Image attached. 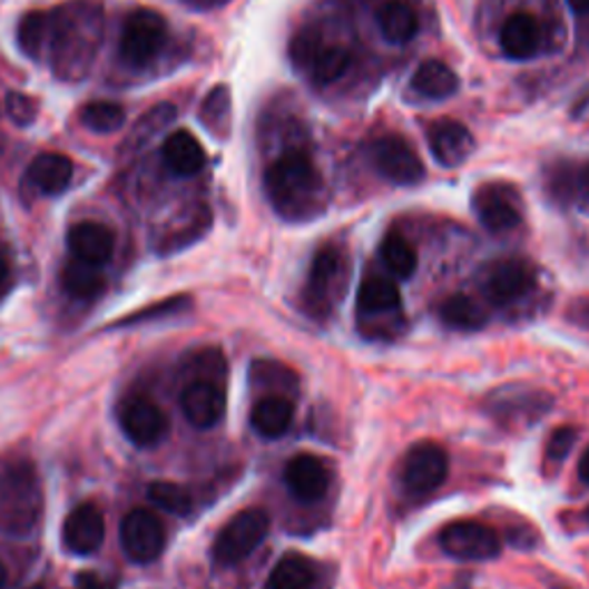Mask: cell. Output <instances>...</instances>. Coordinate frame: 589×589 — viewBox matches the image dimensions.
Returning a JSON list of instances; mask_svg holds the SVG:
<instances>
[{
  "instance_id": "cell-1",
  "label": "cell",
  "mask_w": 589,
  "mask_h": 589,
  "mask_svg": "<svg viewBox=\"0 0 589 589\" xmlns=\"http://www.w3.org/2000/svg\"><path fill=\"white\" fill-rule=\"evenodd\" d=\"M104 35L99 0H69L49 12V47L53 75L62 81L88 77Z\"/></svg>"
},
{
  "instance_id": "cell-2",
  "label": "cell",
  "mask_w": 589,
  "mask_h": 589,
  "mask_svg": "<svg viewBox=\"0 0 589 589\" xmlns=\"http://www.w3.org/2000/svg\"><path fill=\"white\" fill-rule=\"evenodd\" d=\"M323 178L306 153L291 150L265 170V192L274 213L286 222H308L323 213Z\"/></svg>"
},
{
  "instance_id": "cell-3",
  "label": "cell",
  "mask_w": 589,
  "mask_h": 589,
  "mask_svg": "<svg viewBox=\"0 0 589 589\" xmlns=\"http://www.w3.org/2000/svg\"><path fill=\"white\" fill-rule=\"evenodd\" d=\"M42 509L45 493L35 465L23 459L0 463V532L30 534L40 523Z\"/></svg>"
},
{
  "instance_id": "cell-4",
  "label": "cell",
  "mask_w": 589,
  "mask_h": 589,
  "mask_svg": "<svg viewBox=\"0 0 589 589\" xmlns=\"http://www.w3.org/2000/svg\"><path fill=\"white\" fill-rule=\"evenodd\" d=\"M345 274H349V267H345L343 254L336 247H321L311 263L302 293V308L306 316L314 321L330 318L336 300L343 297Z\"/></svg>"
},
{
  "instance_id": "cell-5",
  "label": "cell",
  "mask_w": 589,
  "mask_h": 589,
  "mask_svg": "<svg viewBox=\"0 0 589 589\" xmlns=\"http://www.w3.org/2000/svg\"><path fill=\"white\" fill-rule=\"evenodd\" d=\"M168 40L166 19L150 8H138L127 14L120 32V56L127 65L141 69L157 60Z\"/></svg>"
},
{
  "instance_id": "cell-6",
  "label": "cell",
  "mask_w": 589,
  "mask_h": 589,
  "mask_svg": "<svg viewBox=\"0 0 589 589\" xmlns=\"http://www.w3.org/2000/svg\"><path fill=\"white\" fill-rule=\"evenodd\" d=\"M269 534V516L263 509H245L235 513L213 546V558L219 567H235L265 541Z\"/></svg>"
},
{
  "instance_id": "cell-7",
  "label": "cell",
  "mask_w": 589,
  "mask_h": 589,
  "mask_svg": "<svg viewBox=\"0 0 589 589\" xmlns=\"http://www.w3.org/2000/svg\"><path fill=\"white\" fill-rule=\"evenodd\" d=\"M440 548L449 558L463 562H489L502 552V539L491 528L479 521H454L440 530Z\"/></svg>"
},
{
  "instance_id": "cell-8",
  "label": "cell",
  "mask_w": 589,
  "mask_h": 589,
  "mask_svg": "<svg viewBox=\"0 0 589 589\" xmlns=\"http://www.w3.org/2000/svg\"><path fill=\"white\" fill-rule=\"evenodd\" d=\"M449 474V457L438 442L424 440L412 444L403 459L401 479L403 487L414 498L435 493Z\"/></svg>"
},
{
  "instance_id": "cell-9",
  "label": "cell",
  "mask_w": 589,
  "mask_h": 589,
  "mask_svg": "<svg viewBox=\"0 0 589 589\" xmlns=\"http://www.w3.org/2000/svg\"><path fill=\"white\" fill-rule=\"evenodd\" d=\"M369 153L380 176L399 187L420 185L426 176L420 155L414 153V148L399 134L375 138Z\"/></svg>"
},
{
  "instance_id": "cell-10",
  "label": "cell",
  "mask_w": 589,
  "mask_h": 589,
  "mask_svg": "<svg viewBox=\"0 0 589 589\" xmlns=\"http://www.w3.org/2000/svg\"><path fill=\"white\" fill-rule=\"evenodd\" d=\"M120 543L129 560L138 565L153 562L166 546L164 526L150 509H134L120 523Z\"/></svg>"
},
{
  "instance_id": "cell-11",
  "label": "cell",
  "mask_w": 589,
  "mask_h": 589,
  "mask_svg": "<svg viewBox=\"0 0 589 589\" xmlns=\"http://www.w3.org/2000/svg\"><path fill=\"white\" fill-rule=\"evenodd\" d=\"M537 284L534 269L521 261V258H504L483 272V295H487L493 304H513L530 295V291Z\"/></svg>"
},
{
  "instance_id": "cell-12",
  "label": "cell",
  "mask_w": 589,
  "mask_h": 589,
  "mask_svg": "<svg viewBox=\"0 0 589 589\" xmlns=\"http://www.w3.org/2000/svg\"><path fill=\"white\" fill-rule=\"evenodd\" d=\"M474 213L481 226L491 233H509L521 226V200L507 185H483L472 196Z\"/></svg>"
},
{
  "instance_id": "cell-13",
  "label": "cell",
  "mask_w": 589,
  "mask_h": 589,
  "mask_svg": "<svg viewBox=\"0 0 589 589\" xmlns=\"http://www.w3.org/2000/svg\"><path fill=\"white\" fill-rule=\"evenodd\" d=\"M429 148L442 168H459L474 155L477 141L463 122L444 118L429 127Z\"/></svg>"
},
{
  "instance_id": "cell-14",
  "label": "cell",
  "mask_w": 589,
  "mask_h": 589,
  "mask_svg": "<svg viewBox=\"0 0 589 589\" xmlns=\"http://www.w3.org/2000/svg\"><path fill=\"white\" fill-rule=\"evenodd\" d=\"M284 479L293 498L304 504H314L327 495L332 472L318 457L297 454L288 461Z\"/></svg>"
},
{
  "instance_id": "cell-15",
  "label": "cell",
  "mask_w": 589,
  "mask_h": 589,
  "mask_svg": "<svg viewBox=\"0 0 589 589\" xmlns=\"http://www.w3.org/2000/svg\"><path fill=\"white\" fill-rule=\"evenodd\" d=\"M118 420L125 431V435L136 444V446H153L157 444L164 433H166V418L148 399H129L120 405Z\"/></svg>"
},
{
  "instance_id": "cell-16",
  "label": "cell",
  "mask_w": 589,
  "mask_h": 589,
  "mask_svg": "<svg viewBox=\"0 0 589 589\" xmlns=\"http://www.w3.org/2000/svg\"><path fill=\"white\" fill-rule=\"evenodd\" d=\"M104 534H107L104 516L90 502L77 507L65 518L62 541L67 550L75 552V556H92V552H97L99 546L104 543Z\"/></svg>"
},
{
  "instance_id": "cell-17",
  "label": "cell",
  "mask_w": 589,
  "mask_h": 589,
  "mask_svg": "<svg viewBox=\"0 0 589 589\" xmlns=\"http://www.w3.org/2000/svg\"><path fill=\"white\" fill-rule=\"evenodd\" d=\"M183 412L196 429H213L226 412V394L215 380H196L183 392Z\"/></svg>"
},
{
  "instance_id": "cell-18",
  "label": "cell",
  "mask_w": 589,
  "mask_h": 589,
  "mask_svg": "<svg viewBox=\"0 0 589 589\" xmlns=\"http://www.w3.org/2000/svg\"><path fill=\"white\" fill-rule=\"evenodd\" d=\"M67 247L77 261L101 267L111 261L116 239L109 226L97 224V222H81L69 228Z\"/></svg>"
},
{
  "instance_id": "cell-19",
  "label": "cell",
  "mask_w": 589,
  "mask_h": 589,
  "mask_svg": "<svg viewBox=\"0 0 589 589\" xmlns=\"http://www.w3.org/2000/svg\"><path fill=\"white\" fill-rule=\"evenodd\" d=\"M500 47L513 60H528L541 47V28L528 12L511 14L500 30Z\"/></svg>"
},
{
  "instance_id": "cell-20",
  "label": "cell",
  "mask_w": 589,
  "mask_h": 589,
  "mask_svg": "<svg viewBox=\"0 0 589 589\" xmlns=\"http://www.w3.org/2000/svg\"><path fill=\"white\" fill-rule=\"evenodd\" d=\"M161 157L166 166L180 178L196 176V173H200L207 161V155L203 146L198 144V138L187 129L173 131L166 138V144L161 148Z\"/></svg>"
},
{
  "instance_id": "cell-21",
  "label": "cell",
  "mask_w": 589,
  "mask_h": 589,
  "mask_svg": "<svg viewBox=\"0 0 589 589\" xmlns=\"http://www.w3.org/2000/svg\"><path fill=\"white\" fill-rule=\"evenodd\" d=\"M75 176V164L69 157L60 153H45L40 157H35L28 166V180L32 187L47 194V196H58L62 194Z\"/></svg>"
},
{
  "instance_id": "cell-22",
  "label": "cell",
  "mask_w": 589,
  "mask_h": 589,
  "mask_svg": "<svg viewBox=\"0 0 589 589\" xmlns=\"http://www.w3.org/2000/svg\"><path fill=\"white\" fill-rule=\"evenodd\" d=\"M401 308V291L387 276H366L357 293V311L366 321L377 316H392Z\"/></svg>"
},
{
  "instance_id": "cell-23",
  "label": "cell",
  "mask_w": 589,
  "mask_h": 589,
  "mask_svg": "<svg viewBox=\"0 0 589 589\" xmlns=\"http://www.w3.org/2000/svg\"><path fill=\"white\" fill-rule=\"evenodd\" d=\"M295 420V405L288 396L282 394H265L254 408H252V429L267 438H282Z\"/></svg>"
},
{
  "instance_id": "cell-24",
  "label": "cell",
  "mask_w": 589,
  "mask_h": 589,
  "mask_svg": "<svg viewBox=\"0 0 589 589\" xmlns=\"http://www.w3.org/2000/svg\"><path fill=\"white\" fill-rule=\"evenodd\" d=\"M461 88V79L452 67L440 60H426L412 77V90L426 99H449Z\"/></svg>"
},
{
  "instance_id": "cell-25",
  "label": "cell",
  "mask_w": 589,
  "mask_h": 589,
  "mask_svg": "<svg viewBox=\"0 0 589 589\" xmlns=\"http://www.w3.org/2000/svg\"><path fill=\"white\" fill-rule=\"evenodd\" d=\"M438 314H440V321L446 327L459 330V332H477L481 327H487V323H489L487 308H483L477 300H472L470 295H463V293L446 297L440 304Z\"/></svg>"
},
{
  "instance_id": "cell-26",
  "label": "cell",
  "mask_w": 589,
  "mask_h": 589,
  "mask_svg": "<svg viewBox=\"0 0 589 589\" xmlns=\"http://www.w3.org/2000/svg\"><path fill=\"white\" fill-rule=\"evenodd\" d=\"M377 28L383 32V38L392 45H408L420 30L418 14L412 12L410 6L392 0L385 3L377 12Z\"/></svg>"
},
{
  "instance_id": "cell-27",
  "label": "cell",
  "mask_w": 589,
  "mask_h": 589,
  "mask_svg": "<svg viewBox=\"0 0 589 589\" xmlns=\"http://www.w3.org/2000/svg\"><path fill=\"white\" fill-rule=\"evenodd\" d=\"M314 585L316 567L295 552L284 556L269 573V589H311Z\"/></svg>"
},
{
  "instance_id": "cell-28",
  "label": "cell",
  "mask_w": 589,
  "mask_h": 589,
  "mask_svg": "<svg viewBox=\"0 0 589 589\" xmlns=\"http://www.w3.org/2000/svg\"><path fill=\"white\" fill-rule=\"evenodd\" d=\"M17 45L30 60H42L49 47V12L32 10L23 14L17 28Z\"/></svg>"
},
{
  "instance_id": "cell-29",
  "label": "cell",
  "mask_w": 589,
  "mask_h": 589,
  "mask_svg": "<svg viewBox=\"0 0 589 589\" xmlns=\"http://www.w3.org/2000/svg\"><path fill=\"white\" fill-rule=\"evenodd\" d=\"M380 256H383L385 267L392 276L405 282L418 272V252L401 233H387L383 245H380Z\"/></svg>"
},
{
  "instance_id": "cell-30",
  "label": "cell",
  "mask_w": 589,
  "mask_h": 589,
  "mask_svg": "<svg viewBox=\"0 0 589 589\" xmlns=\"http://www.w3.org/2000/svg\"><path fill=\"white\" fill-rule=\"evenodd\" d=\"M62 288L79 300H90L101 293L104 276L97 265H88L84 261H69L62 269Z\"/></svg>"
},
{
  "instance_id": "cell-31",
  "label": "cell",
  "mask_w": 589,
  "mask_h": 589,
  "mask_svg": "<svg viewBox=\"0 0 589 589\" xmlns=\"http://www.w3.org/2000/svg\"><path fill=\"white\" fill-rule=\"evenodd\" d=\"M176 116L178 114H176V107H173V104H157L155 109H150L146 116L138 118V122L131 127L127 141H125V148L138 150L141 146H146L161 129H166L173 120H176Z\"/></svg>"
},
{
  "instance_id": "cell-32",
  "label": "cell",
  "mask_w": 589,
  "mask_h": 589,
  "mask_svg": "<svg viewBox=\"0 0 589 589\" xmlns=\"http://www.w3.org/2000/svg\"><path fill=\"white\" fill-rule=\"evenodd\" d=\"M81 125L95 134H111L118 131L127 116L125 109L116 101H107V99H99V101H90L81 109Z\"/></svg>"
},
{
  "instance_id": "cell-33",
  "label": "cell",
  "mask_w": 589,
  "mask_h": 589,
  "mask_svg": "<svg viewBox=\"0 0 589 589\" xmlns=\"http://www.w3.org/2000/svg\"><path fill=\"white\" fill-rule=\"evenodd\" d=\"M200 122L217 136H226L230 127V92L226 86H217L205 97L200 107Z\"/></svg>"
},
{
  "instance_id": "cell-34",
  "label": "cell",
  "mask_w": 589,
  "mask_h": 589,
  "mask_svg": "<svg viewBox=\"0 0 589 589\" xmlns=\"http://www.w3.org/2000/svg\"><path fill=\"white\" fill-rule=\"evenodd\" d=\"M351 67V53L341 49V47H323V51L318 53L316 62L311 65V77L318 86H330L334 81H338L345 72H349Z\"/></svg>"
},
{
  "instance_id": "cell-35",
  "label": "cell",
  "mask_w": 589,
  "mask_h": 589,
  "mask_svg": "<svg viewBox=\"0 0 589 589\" xmlns=\"http://www.w3.org/2000/svg\"><path fill=\"white\" fill-rule=\"evenodd\" d=\"M148 498L155 507L173 516H185L192 511V495L178 483L153 481L148 487Z\"/></svg>"
},
{
  "instance_id": "cell-36",
  "label": "cell",
  "mask_w": 589,
  "mask_h": 589,
  "mask_svg": "<svg viewBox=\"0 0 589 589\" xmlns=\"http://www.w3.org/2000/svg\"><path fill=\"white\" fill-rule=\"evenodd\" d=\"M252 373H254V383L265 385L267 394L288 396V390L297 387V375L293 371H288L284 364L256 362Z\"/></svg>"
},
{
  "instance_id": "cell-37",
  "label": "cell",
  "mask_w": 589,
  "mask_h": 589,
  "mask_svg": "<svg viewBox=\"0 0 589 589\" xmlns=\"http://www.w3.org/2000/svg\"><path fill=\"white\" fill-rule=\"evenodd\" d=\"M323 47L325 45H323L321 32L314 28H304L291 40V49H288L291 62L300 69V72H304V69L308 72L311 65L316 62L318 53L323 51Z\"/></svg>"
},
{
  "instance_id": "cell-38",
  "label": "cell",
  "mask_w": 589,
  "mask_h": 589,
  "mask_svg": "<svg viewBox=\"0 0 589 589\" xmlns=\"http://www.w3.org/2000/svg\"><path fill=\"white\" fill-rule=\"evenodd\" d=\"M6 114L17 127H30L35 120H38V104L23 92L10 90L6 95Z\"/></svg>"
},
{
  "instance_id": "cell-39",
  "label": "cell",
  "mask_w": 589,
  "mask_h": 589,
  "mask_svg": "<svg viewBox=\"0 0 589 589\" xmlns=\"http://www.w3.org/2000/svg\"><path fill=\"white\" fill-rule=\"evenodd\" d=\"M576 438H578L576 429H571V426H562V429L552 431L548 442H546V459L556 461V463L565 461L576 444Z\"/></svg>"
},
{
  "instance_id": "cell-40",
  "label": "cell",
  "mask_w": 589,
  "mask_h": 589,
  "mask_svg": "<svg viewBox=\"0 0 589 589\" xmlns=\"http://www.w3.org/2000/svg\"><path fill=\"white\" fill-rule=\"evenodd\" d=\"M77 589H116V585H114V582H109V580H101V578L92 576V578H86V580H81Z\"/></svg>"
},
{
  "instance_id": "cell-41",
  "label": "cell",
  "mask_w": 589,
  "mask_h": 589,
  "mask_svg": "<svg viewBox=\"0 0 589 589\" xmlns=\"http://www.w3.org/2000/svg\"><path fill=\"white\" fill-rule=\"evenodd\" d=\"M580 203L589 210V166L580 173Z\"/></svg>"
},
{
  "instance_id": "cell-42",
  "label": "cell",
  "mask_w": 589,
  "mask_h": 589,
  "mask_svg": "<svg viewBox=\"0 0 589 589\" xmlns=\"http://www.w3.org/2000/svg\"><path fill=\"white\" fill-rule=\"evenodd\" d=\"M578 477H580L585 483H589V446L585 449L582 457H580V461H578Z\"/></svg>"
},
{
  "instance_id": "cell-43",
  "label": "cell",
  "mask_w": 589,
  "mask_h": 589,
  "mask_svg": "<svg viewBox=\"0 0 589 589\" xmlns=\"http://www.w3.org/2000/svg\"><path fill=\"white\" fill-rule=\"evenodd\" d=\"M10 279V261L0 254V288H3Z\"/></svg>"
},
{
  "instance_id": "cell-44",
  "label": "cell",
  "mask_w": 589,
  "mask_h": 589,
  "mask_svg": "<svg viewBox=\"0 0 589 589\" xmlns=\"http://www.w3.org/2000/svg\"><path fill=\"white\" fill-rule=\"evenodd\" d=\"M576 14H589V0H567Z\"/></svg>"
},
{
  "instance_id": "cell-45",
  "label": "cell",
  "mask_w": 589,
  "mask_h": 589,
  "mask_svg": "<svg viewBox=\"0 0 589 589\" xmlns=\"http://www.w3.org/2000/svg\"><path fill=\"white\" fill-rule=\"evenodd\" d=\"M6 567H3V562H0V589H3V585H6Z\"/></svg>"
},
{
  "instance_id": "cell-46",
  "label": "cell",
  "mask_w": 589,
  "mask_h": 589,
  "mask_svg": "<svg viewBox=\"0 0 589 589\" xmlns=\"http://www.w3.org/2000/svg\"><path fill=\"white\" fill-rule=\"evenodd\" d=\"M587 521H589V509H587Z\"/></svg>"
},
{
  "instance_id": "cell-47",
  "label": "cell",
  "mask_w": 589,
  "mask_h": 589,
  "mask_svg": "<svg viewBox=\"0 0 589 589\" xmlns=\"http://www.w3.org/2000/svg\"><path fill=\"white\" fill-rule=\"evenodd\" d=\"M32 589H42V587H32Z\"/></svg>"
}]
</instances>
